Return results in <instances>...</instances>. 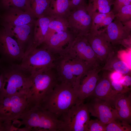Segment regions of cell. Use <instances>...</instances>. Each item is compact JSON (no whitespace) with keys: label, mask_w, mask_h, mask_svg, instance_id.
Segmentation results:
<instances>
[{"label":"cell","mask_w":131,"mask_h":131,"mask_svg":"<svg viewBox=\"0 0 131 131\" xmlns=\"http://www.w3.org/2000/svg\"><path fill=\"white\" fill-rule=\"evenodd\" d=\"M21 131H61V121L40 105L27 109L15 121Z\"/></svg>","instance_id":"cell-1"},{"label":"cell","mask_w":131,"mask_h":131,"mask_svg":"<svg viewBox=\"0 0 131 131\" xmlns=\"http://www.w3.org/2000/svg\"><path fill=\"white\" fill-rule=\"evenodd\" d=\"M80 101L73 87L58 82L39 105L59 119L72 106Z\"/></svg>","instance_id":"cell-2"},{"label":"cell","mask_w":131,"mask_h":131,"mask_svg":"<svg viewBox=\"0 0 131 131\" xmlns=\"http://www.w3.org/2000/svg\"><path fill=\"white\" fill-rule=\"evenodd\" d=\"M0 70L2 85L0 98L16 94L26 95L32 83L31 74L21 68L18 64H2Z\"/></svg>","instance_id":"cell-3"},{"label":"cell","mask_w":131,"mask_h":131,"mask_svg":"<svg viewBox=\"0 0 131 131\" xmlns=\"http://www.w3.org/2000/svg\"><path fill=\"white\" fill-rule=\"evenodd\" d=\"M32 83L26 95L27 109L39 105L58 82L54 68L31 75Z\"/></svg>","instance_id":"cell-4"},{"label":"cell","mask_w":131,"mask_h":131,"mask_svg":"<svg viewBox=\"0 0 131 131\" xmlns=\"http://www.w3.org/2000/svg\"><path fill=\"white\" fill-rule=\"evenodd\" d=\"M42 45L35 47L32 45L18 64L21 68L31 75L54 68V55Z\"/></svg>","instance_id":"cell-5"},{"label":"cell","mask_w":131,"mask_h":131,"mask_svg":"<svg viewBox=\"0 0 131 131\" xmlns=\"http://www.w3.org/2000/svg\"><path fill=\"white\" fill-rule=\"evenodd\" d=\"M90 114L87 103H77L59 119L62 121L61 131H87Z\"/></svg>","instance_id":"cell-6"},{"label":"cell","mask_w":131,"mask_h":131,"mask_svg":"<svg viewBox=\"0 0 131 131\" xmlns=\"http://www.w3.org/2000/svg\"><path fill=\"white\" fill-rule=\"evenodd\" d=\"M54 68L58 82L74 87L81 72V64L77 58L66 54L59 55L55 60Z\"/></svg>","instance_id":"cell-7"},{"label":"cell","mask_w":131,"mask_h":131,"mask_svg":"<svg viewBox=\"0 0 131 131\" xmlns=\"http://www.w3.org/2000/svg\"><path fill=\"white\" fill-rule=\"evenodd\" d=\"M26 95L16 94L0 98V119L16 120L27 109Z\"/></svg>","instance_id":"cell-8"},{"label":"cell","mask_w":131,"mask_h":131,"mask_svg":"<svg viewBox=\"0 0 131 131\" xmlns=\"http://www.w3.org/2000/svg\"><path fill=\"white\" fill-rule=\"evenodd\" d=\"M65 53L77 57L95 68H101L102 63L92 49L85 36H77Z\"/></svg>","instance_id":"cell-9"},{"label":"cell","mask_w":131,"mask_h":131,"mask_svg":"<svg viewBox=\"0 0 131 131\" xmlns=\"http://www.w3.org/2000/svg\"><path fill=\"white\" fill-rule=\"evenodd\" d=\"M24 55V51L16 40L3 27L0 29V56L2 63L20 62Z\"/></svg>","instance_id":"cell-10"},{"label":"cell","mask_w":131,"mask_h":131,"mask_svg":"<svg viewBox=\"0 0 131 131\" xmlns=\"http://www.w3.org/2000/svg\"><path fill=\"white\" fill-rule=\"evenodd\" d=\"M87 5H82L71 10L67 18L69 30L75 37L86 36L90 31L92 20L87 10Z\"/></svg>","instance_id":"cell-11"},{"label":"cell","mask_w":131,"mask_h":131,"mask_svg":"<svg viewBox=\"0 0 131 131\" xmlns=\"http://www.w3.org/2000/svg\"><path fill=\"white\" fill-rule=\"evenodd\" d=\"M85 37L102 63L105 64L115 53L114 46L103 29L96 32H90Z\"/></svg>","instance_id":"cell-12"},{"label":"cell","mask_w":131,"mask_h":131,"mask_svg":"<svg viewBox=\"0 0 131 131\" xmlns=\"http://www.w3.org/2000/svg\"><path fill=\"white\" fill-rule=\"evenodd\" d=\"M91 115L96 117L102 123L107 124L115 120L120 119L115 109L108 102L92 97L87 103Z\"/></svg>","instance_id":"cell-13"},{"label":"cell","mask_w":131,"mask_h":131,"mask_svg":"<svg viewBox=\"0 0 131 131\" xmlns=\"http://www.w3.org/2000/svg\"><path fill=\"white\" fill-rule=\"evenodd\" d=\"M101 68L91 69L82 76L74 89L79 100L84 101L92 95L99 78Z\"/></svg>","instance_id":"cell-14"},{"label":"cell","mask_w":131,"mask_h":131,"mask_svg":"<svg viewBox=\"0 0 131 131\" xmlns=\"http://www.w3.org/2000/svg\"><path fill=\"white\" fill-rule=\"evenodd\" d=\"M34 24L20 26L6 24H2L1 25L7 32L16 40L25 53L33 44L32 32Z\"/></svg>","instance_id":"cell-15"},{"label":"cell","mask_w":131,"mask_h":131,"mask_svg":"<svg viewBox=\"0 0 131 131\" xmlns=\"http://www.w3.org/2000/svg\"><path fill=\"white\" fill-rule=\"evenodd\" d=\"M69 30L56 33L51 35L42 45L54 55L63 54L66 48L73 41L75 37Z\"/></svg>","instance_id":"cell-16"},{"label":"cell","mask_w":131,"mask_h":131,"mask_svg":"<svg viewBox=\"0 0 131 131\" xmlns=\"http://www.w3.org/2000/svg\"><path fill=\"white\" fill-rule=\"evenodd\" d=\"M2 24L20 26L29 24H34L36 20L30 11L19 9H12L4 11L0 15Z\"/></svg>","instance_id":"cell-17"},{"label":"cell","mask_w":131,"mask_h":131,"mask_svg":"<svg viewBox=\"0 0 131 131\" xmlns=\"http://www.w3.org/2000/svg\"><path fill=\"white\" fill-rule=\"evenodd\" d=\"M109 74V73H105L101 77L99 76L94 91L90 97L105 101L113 106L115 98L118 93L113 88Z\"/></svg>","instance_id":"cell-18"},{"label":"cell","mask_w":131,"mask_h":131,"mask_svg":"<svg viewBox=\"0 0 131 131\" xmlns=\"http://www.w3.org/2000/svg\"><path fill=\"white\" fill-rule=\"evenodd\" d=\"M103 30L114 46L122 44L124 40L131 36V31L125 27L121 22L115 18Z\"/></svg>","instance_id":"cell-19"},{"label":"cell","mask_w":131,"mask_h":131,"mask_svg":"<svg viewBox=\"0 0 131 131\" xmlns=\"http://www.w3.org/2000/svg\"><path fill=\"white\" fill-rule=\"evenodd\" d=\"M128 92L118 93L114 100L113 106L120 119L129 124L131 120V95Z\"/></svg>","instance_id":"cell-20"},{"label":"cell","mask_w":131,"mask_h":131,"mask_svg":"<svg viewBox=\"0 0 131 131\" xmlns=\"http://www.w3.org/2000/svg\"><path fill=\"white\" fill-rule=\"evenodd\" d=\"M53 16L42 17L36 20L34 25L33 45L38 47L41 45L46 40L49 23Z\"/></svg>","instance_id":"cell-21"},{"label":"cell","mask_w":131,"mask_h":131,"mask_svg":"<svg viewBox=\"0 0 131 131\" xmlns=\"http://www.w3.org/2000/svg\"><path fill=\"white\" fill-rule=\"evenodd\" d=\"M101 68V70L116 72L122 75H129L131 69L128 64L115 54L110 57Z\"/></svg>","instance_id":"cell-22"},{"label":"cell","mask_w":131,"mask_h":131,"mask_svg":"<svg viewBox=\"0 0 131 131\" xmlns=\"http://www.w3.org/2000/svg\"><path fill=\"white\" fill-rule=\"evenodd\" d=\"M32 13L36 18L51 15L50 7V0H29Z\"/></svg>","instance_id":"cell-23"},{"label":"cell","mask_w":131,"mask_h":131,"mask_svg":"<svg viewBox=\"0 0 131 131\" xmlns=\"http://www.w3.org/2000/svg\"><path fill=\"white\" fill-rule=\"evenodd\" d=\"M50 7L51 16L66 19L71 11L69 0H50Z\"/></svg>","instance_id":"cell-24"},{"label":"cell","mask_w":131,"mask_h":131,"mask_svg":"<svg viewBox=\"0 0 131 131\" xmlns=\"http://www.w3.org/2000/svg\"><path fill=\"white\" fill-rule=\"evenodd\" d=\"M68 27V23L66 18L53 16L49 24L46 40L55 33L69 30Z\"/></svg>","instance_id":"cell-25"},{"label":"cell","mask_w":131,"mask_h":131,"mask_svg":"<svg viewBox=\"0 0 131 131\" xmlns=\"http://www.w3.org/2000/svg\"><path fill=\"white\" fill-rule=\"evenodd\" d=\"M0 8L4 11L17 9L32 13L29 0H0Z\"/></svg>","instance_id":"cell-26"},{"label":"cell","mask_w":131,"mask_h":131,"mask_svg":"<svg viewBox=\"0 0 131 131\" xmlns=\"http://www.w3.org/2000/svg\"><path fill=\"white\" fill-rule=\"evenodd\" d=\"M87 8L92 11L106 13L111 10V6L113 4V0H89Z\"/></svg>","instance_id":"cell-27"},{"label":"cell","mask_w":131,"mask_h":131,"mask_svg":"<svg viewBox=\"0 0 131 131\" xmlns=\"http://www.w3.org/2000/svg\"><path fill=\"white\" fill-rule=\"evenodd\" d=\"M86 8L92 20V25L90 32H96L98 30L99 26L104 19L110 12L106 13H101L97 11H92L88 8L87 6Z\"/></svg>","instance_id":"cell-28"},{"label":"cell","mask_w":131,"mask_h":131,"mask_svg":"<svg viewBox=\"0 0 131 131\" xmlns=\"http://www.w3.org/2000/svg\"><path fill=\"white\" fill-rule=\"evenodd\" d=\"M129 124L119 119L113 121L107 124L106 131H131Z\"/></svg>","instance_id":"cell-29"},{"label":"cell","mask_w":131,"mask_h":131,"mask_svg":"<svg viewBox=\"0 0 131 131\" xmlns=\"http://www.w3.org/2000/svg\"><path fill=\"white\" fill-rule=\"evenodd\" d=\"M115 14V18L121 22L131 20V4L123 6Z\"/></svg>","instance_id":"cell-30"},{"label":"cell","mask_w":131,"mask_h":131,"mask_svg":"<svg viewBox=\"0 0 131 131\" xmlns=\"http://www.w3.org/2000/svg\"><path fill=\"white\" fill-rule=\"evenodd\" d=\"M106 125L98 119H90L87 124V131H106Z\"/></svg>","instance_id":"cell-31"},{"label":"cell","mask_w":131,"mask_h":131,"mask_svg":"<svg viewBox=\"0 0 131 131\" xmlns=\"http://www.w3.org/2000/svg\"><path fill=\"white\" fill-rule=\"evenodd\" d=\"M110 80L113 88L117 93H125L130 90V88L123 86L119 81Z\"/></svg>","instance_id":"cell-32"},{"label":"cell","mask_w":131,"mask_h":131,"mask_svg":"<svg viewBox=\"0 0 131 131\" xmlns=\"http://www.w3.org/2000/svg\"><path fill=\"white\" fill-rule=\"evenodd\" d=\"M131 4V0H115L113 4V9L111 11L115 14L123 6Z\"/></svg>","instance_id":"cell-33"},{"label":"cell","mask_w":131,"mask_h":131,"mask_svg":"<svg viewBox=\"0 0 131 131\" xmlns=\"http://www.w3.org/2000/svg\"><path fill=\"white\" fill-rule=\"evenodd\" d=\"M115 18V14L111 10L108 15L104 19L99 26V29L102 27H106L111 23Z\"/></svg>","instance_id":"cell-34"},{"label":"cell","mask_w":131,"mask_h":131,"mask_svg":"<svg viewBox=\"0 0 131 131\" xmlns=\"http://www.w3.org/2000/svg\"><path fill=\"white\" fill-rule=\"evenodd\" d=\"M119 81L123 86L129 88L131 85V77L129 75H125L122 77Z\"/></svg>","instance_id":"cell-35"},{"label":"cell","mask_w":131,"mask_h":131,"mask_svg":"<svg viewBox=\"0 0 131 131\" xmlns=\"http://www.w3.org/2000/svg\"><path fill=\"white\" fill-rule=\"evenodd\" d=\"M70 2L71 10L82 5L86 4L84 0H69Z\"/></svg>","instance_id":"cell-36"},{"label":"cell","mask_w":131,"mask_h":131,"mask_svg":"<svg viewBox=\"0 0 131 131\" xmlns=\"http://www.w3.org/2000/svg\"><path fill=\"white\" fill-rule=\"evenodd\" d=\"M11 127V125L9 122L0 119V131H10Z\"/></svg>","instance_id":"cell-37"},{"label":"cell","mask_w":131,"mask_h":131,"mask_svg":"<svg viewBox=\"0 0 131 131\" xmlns=\"http://www.w3.org/2000/svg\"><path fill=\"white\" fill-rule=\"evenodd\" d=\"M121 22L129 30L131 31V19Z\"/></svg>","instance_id":"cell-38"},{"label":"cell","mask_w":131,"mask_h":131,"mask_svg":"<svg viewBox=\"0 0 131 131\" xmlns=\"http://www.w3.org/2000/svg\"><path fill=\"white\" fill-rule=\"evenodd\" d=\"M2 77L0 70V92L1 90L2 85Z\"/></svg>","instance_id":"cell-39"},{"label":"cell","mask_w":131,"mask_h":131,"mask_svg":"<svg viewBox=\"0 0 131 131\" xmlns=\"http://www.w3.org/2000/svg\"><path fill=\"white\" fill-rule=\"evenodd\" d=\"M2 64V62L0 58V67Z\"/></svg>","instance_id":"cell-40"}]
</instances>
